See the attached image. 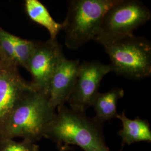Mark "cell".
Here are the masks:
<instances>
[{
    "mask_svg": "<svg viewBox=\"0 0 151 151\" xmlns=\"http://www.w3.org/2000/svg\"><path fill=\"white\" fill-rule=\"evenodd\" d=\"M54 119L44 137L54 142L60 151H65L74 145L85 151H110L104 140L102 124L87 117L85 113L68 108L57 107Z\"/></svg>",
    "mask_w": 151,
    "mask_h": 151,
    "instance_id": "6da1fadb",
    "label": "cell"
},
{
    "mask_svg": "<svg viewBox=\"0 0 151 151\" xmlns=\"http://www.w3.org/2000/svg\"><path fill=\"white\" fill-rule=\"evenodd\" d=\"M55 110L47 95L36 90L29 92L0 125V140L21 137L35 143L44 137Z\"/></svg>",
    "mask_w": 151,
    "mask_h": 151,
    "instance_id": "7a4b0ae2",
    "label": "cell"
},
{
    "mask_svg": "<svg viewBox=\"0 0 151 151\" xmlns=\"http://www.w3.org/2000/svg\"><path fill=\"white\" fill-rule=\"evenodd\" d=\"M117 0H71L62 24L67 48L77 50L94 40L103 17Z\"/></svg>",
    "mask_w": 151,
    "mask_h": 151,
    "instance_id": "3957f363",
    "label": "cell"
},
{
    "mask_svg": "<svg viewBox=\"0 0 151 151\" xmlns=\"http://www.w3.org/2000/svg\"><path fill=\"white\" fill-rule=\"evenodd\" d=\"M102 45L117 75L133 80L151 76V43L147 38L132 35Z\"/></svg>",
    "mask_w": 151,
    "mask_h": 151,
    "instance_id": "277c9868",
    "label": "cell"
},
{
    "mask_svg": "<svg viewBox=\"0 0 151 151\" xmlns=\"http://www.w3.org/2000/svg\"><path fill=\"white\" fill-rule=\"evenodd\" d=\"M151 19L150 10L140 1L117 0L104 16L94 41L103 45L132 35Z\"/></svg>",
    "mask_w": 151,
    "mask_h": 151,
    "instance_id": "5b68a950",
    "label": "cell"
},
{
    "mask_svg": "<svg viewBox=\"0 0 151 151\" xmlns=\"http://www.w3.org/2000/svg\"><path fill=\"white\" fill-rule=\"evenodd\" d=\"M111 72L110 65L99 61H83L80 63L75 86L67 101L70 109L85 113L99 93L104 77Z\"/></svg>",
    "mask_w": 151,
    "mask_h": 151,
    "instance_id": "8992f818",
    "label": "cell"
},
{
    "mask_svg": "<svg viewBox=\"0 0 151 151\" xmlns=\"http://www.w3.org/2000/svg\"><path fill=\"white\" fill-rule=\"evenodd\" d=\"M63 55L62 46L57 40L36 42L27 70L32 76L31 83L37 91L48 96L52 76Z\"/></svg>",
    "mask_w": 151,
    "mask_h": 151,
    "instance_id": "52a82bcc",
    "label": "cell"
},
{
    "mask_svg": "<svg viewBox=\"0 0 151 151\" xmlns=\"http://www.w3.org/2000/svg\"><path fill=\"white\" fill-rule=\"evenodd\" d=\"M17 68L0 62V125L22 97L36 90L22 77Z\"/></svg>",
    "mask_w": 151,
    "mask_h": 151,
    "instance_id": "ba28073f",
    "label": "cell"
},
{
    "mask_svg": "<svg viewBox=\"0 0 151 151\" xmlns=\"http://www.w3.org/2000/svg\"><path fill=\"white\" fill-rule=\"evenodd\" d=\"M79 60H70L63 55L52 76L49 86V99L53 107L65 105L72 91L78 75Z\"/></svg>",
    "mask_w": 151,
    "mask_h": 151,
    "instance_id": "9c48e42d",
    "label": "cell"
},
{
    "mask_svg": "<svg viewBox=\"0 0 151 151\" xmlns=\"http://www.w3.org/2000/svg\"><path fill=\"white\" fill-rule=\"evenodd\" d=\"M116 118L122 123V129L118 132L122 139L123 145H130L139 142H151L150 125L147 120L137 118L134 119L128 118L125 111L118 114Z\"/></svg>",
    "mask_w": 151,
    "mask_h": 151,
    "instance_id": "30bf717a",
    "label": "cell"
},
{
    "mask_svg": "<svg viewBox=\"0 0 151 151\" xmlns=\"http://www.w3.org/2000/svg\"><path fill=\"white\" fill-rule=\"evenodd\" d=\"M124 90L115 87L104 93H99L92 106L96 113L95 119L101 124L113 118H116L117 104L124 96Z\"/></svg>",
    "mask_w": 151,
    "mask_h": 151,
    "instance_id": "8fae6325",
    "label": "cell"
},
{
    "mask_svg": "<svg viewBox=\"0 0 151 151\" xmlns=\"http://www.w3.org/2000/svg\"><path fill=\"white\" fill-rule=\"evenodd\" d=\"M25 9L27 16L32 21L48 31L50 40H57L58 34L62 30V24L54 20L41 2L38 0H26Z\"/></svg>",
    "mask_w": 151,
    "mask_h": 151,
    "instance_id": "7c38bea8",
    "label": "cell"
},
{
    "mask_svg": "<svg viewBox=\"0 0 151 151\" xmlns=\"http://www.w3.org/2000/svg\"><path fill=\"white\" fill-rule=\"evenodd\" d=\"M16 60L19 66L27 68V64L35 47L36 42L28 40L11 34Z\"/></svg>",
    "mask_w": 151,
    "mask_h": 151,
    "instance_id": "4fadbf2b",
    "label": "cell"
},
{
    "mask_svg": "<svg viewBox=\"0 0 151 151\" xmlns=\"http://www.w3.org/2000/svg\"><path fill=\"white\" fill-rule=\"evenodd\" d=\"M11 35L0 27V62L19 67Z\"/></svg>",
    "mask_w": 151,
    "mask_h": 151,
    "instance_id": "5bb4252c",
    "label": "cell"
},
{
    "mask_svg": "<svg viewBox=\"0 0 151 151\" xmlns=\"http://www.w3.org/2000/svg\"><path fill=\"white\" fill-rule=\"evenodd\" d=\"M0 151H39V147L35 143L25 139L22 142L4 139L0 140Z\"/></svg>",
    "mask_w": 151,
    "mask_h": 151,
    "instance_id": "9a60e30c",
    "label": "cell"
}]
</instances>
